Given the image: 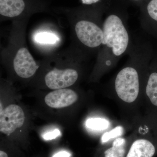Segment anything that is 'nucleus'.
I'll return each mask as SVG.
<instances>
[{"label": "nucleus", "mask_w": 157, "mask_h": 157, "mask_svg": "<svg viewBox=\"0 0 157 157\" xmlns=\"http://www.w3.org/2000/svg\"><path fill=\"white\" fill-rule=\"evenodd\" d=\"M103 41L98 52L96 67L107 70L117 63L122 57L128 55L134 42L124 16L112 13L103 20Z\"/></svg>", "instance_id": "nucleus-1"}, {"label": "nucleus", "mask_w": 157, "mask_h": 157, "mask_svg": "<svg viewBox=\"0 0 157 157\" xmlns=\"http://www.w3.org/2000/svg\"><path fill=\"white\" fill-rule=\"evenodd\" d=\"M149 45L143 39L134 38L128 62L118 73L113 86L118 97L126 103L134 102L140 91V71L147 69L150 59Z\"/></svg>", "instance_id": "nucleus-2"}, {"label": "nucleus", "mask_w": 157, "mask_h": 157, "mask_svg": "<svg viewBox=\"0 0 157 157\" xmlns=\"http://www.w3.org/2000/svg\"><path fill=\"white\" fill-rule=\"evenodd\" d=\"M103 23V20L98 17L80 18L74 23L75 37L82 52L98 53L104 36Z\"/></svg>", "instance_id": "nucleus-3"}, {"label": "nucleus", "mask_w": 157, "mask_h": 157, "mask_svg": "<svg viewBox=\"0 0 157 157\" xmlns=\"http://www.w3.org/2000/svg\"><path fill=\"white\" fill-rule=\"evenodd\" d=\"M25 115L23 109L19 105L11 104L0 112V132L10 135L23 125Z\"/></svg>", "instance_id": "nucleus-4"}, {"label": "nucleus", "mask_w": 157, "mask_h": 157, "mask_svg": "<svg viewBox=\"0 0 157 157\" xmlns=\"http://www.w3.org/2000/svg\"><path fill=\"white\" fill-rule=\"evenodd\" d=\"M79 77L78 70L75 68L55 69L46 74L45 82L51 90L67 88L76 83Z\"/></svg>", "instance_id": "nucleus-5"}, {"label": "nucleus", "mask_w": 157, "mask_h": 157, "mask_svg": "<svg viewBox=\"0 0 157 157\" xmlns=\"http://www.w3.org/2000/svg\"><path fill=\"white\" fill-rule=\"evenodd\" d=\"M13 66L17 76L24 78L32 77L39 68L28 49L24 46L17 49L13 59Z\"/></svg>", "instance_id": "nucleus-6"}, {"label": "nucleus", "mask_w": 157, "mask_h": 157, "mask_svg": "<svg viewBox=\"0 0 157 157\" xmlns=\"http://www.w3.org/2000/svg\"><path fill=\"white\" fill-rule=\"evenodd\" d=\"M78 95L75 91L64 88L54 90L48 93L44 98L46 105L51 108L61 109L69 107L76 103Z\"/></svg>", "instance_id": "nucleus-7"}, {"label": "nucleus", "mask_w": 157, "mask_h": 157, "mask_svg": "<svg viewBox=\"0 0 157 157\" xmlns=\"http://www.w3.org/2000/svg\"><path fill=\"white\" fill-rule=\"evenodd\" d=\"M156 151L155 146L150 140L137 139L132 144L125 157H153Z\"/></svg>", "instance_id": "nucleus-8"}, {"label": "nucleus", "mask_w": 157, "mask_h": 157, "mask_svg": "<svg viewBox=\"0 0 157 157\" xmlns=\"http://www.w3.org/2000/svg\"><path fill=\"white\" fill-rule=\"evenodd\" d=\"M25 6L23 0H0V14L5 17H17L22 13Z\"/></svg>", "instance_id": "nucleus-9"}, {"label": "nucleus", "mask_w": 157, "mask_h": 157, "mask_svg": "<svg viewBox=\"0 0 157 157\" xmlns=\"http://www.w3.org/2000/svg\"><path fill=\"white\" fill-rule=\"evenodd\" d=\"M145 93L152 105L157 108V71H152L147 76Z\"/></svg>", "instance_id": "nucleus-10"}, {"label": "nucleus", "mask_w": 157, "mask_h": 157, "mask_svg": "<svg viewBox=\"0 0 157 157\" xmlns=\"http://www.w3.org/2000/svg\"><path fill=\"white\" fill-rule=\"evenodd\" d=\"M126 141L124 138L118 137L113 142L112 146L104 151V157H125Z\"/></svg>", "instance_id": "nucleus-11"}, {"label": "nucleus", "mask_w": 157, "mask_h": 157, "mask_svg": "<svg viewBox=\"0 0 157 157\" xmlns=\"http://www.w3.org/2000/svg\"><path fill=\"white\" fill-rule=\"evenodd\" d=\"M147 15L141 17L140 25L141 28L154 21L157 23V0H151L146 7Z\"/></svg>", "instance_id": "nucleus-12"}, {"label": "nucleus", "mask_w": 157, "mask_h": 157, "mask_svg": "<svg viewBox=\"0 0 157 157\" xmlns=\"http://www.w3.org/2000/svg\"><path fill=\"white\" fill-rule=\"evenodd\" d=\"M34 39L38 43L45 44H54L58 40L56 35L48 32L38 33L35 35Z\"/></svg>", "instance_id": "nucleus-13"}, {"label": "nucleus", "mask_w": 157, "mask_h": 157, "mask_svg": "<svg viewBox=\"0 0 157 157\" xmlns=\"http://www.w3.org/2000/svg\"><path fill=\"white\" fill-rule=\"evenodd\" d=\"M109 125L108 121L102 118H90L86 122V127L94 130H105L108 128Z\"/></svg>", "instance_id": "nucleus-14"}, {"label": "nucleus", "mask_w": 157, "mask_h": 157, "mask_svg": "<svg viewBox=\"0 0 157 157\" xmlns=\"http://www.w3.org/2000/svg\"><path fill=\"white\" fill-rule=\"evenodd\" d=\"M124 129L121 126L116 127L109 132H106L101 137L102 143H106L110 139L120 136L123 134Z\"/></svg>", "instance_id": "nucleus-15"}, {"label": "nucleus", "mask_w": 157, "mask_h": 157, "mask_svg": "<svg viewBox=\"0 0 157 157\" xmlns=\"http://www.w3.org/2000/svg\"><path fill=\"white\" fill-rule=\"evenodd\" d=\"M60 135V132L58 129H56L52 132H48L43 135V138L45 140H50L55 139Z\"/></svg>", "instance_id": "nucleus-16"}, {"label": "nucleus", "mask_w": 157, "mask_h": 157, "mask_svg": "<svg viewBox=\"0 0 157 157\" xmlns=\"http://www.w3.org/2000/svg\"><path fill=\"white\" fill-rule=\"evenodd\" d=\"M70 155H71L68 152L62 151L54 155L53 157H70Z\"/></svg>", "instance_id": "nucleus-17"}, {"label": "nucleus", "mask_w": 157, "mask_h": 157, "mask_svg": "<svg viewBox=\"0 0 157 157\" xmlns=\"http://www.w3.org/2000/svg\"><path fill=\"white\" fill-rule=\"evenodd\" d=\"M82 3L86 5H91L99 2L100 0H81Z\"/></svg>", "instance_id": "nucleus-18"}, {"label": "nucleus", "mask_w": 157, "mask_h": 157, "mask_svg": "<svg viewBox=\"0 0 157 157\" xmlns=\"http://www.w3.org/2000/svg\"><path fill=\"white\" fill-rule=\"evenodd\" d=\"M0 157H8V155L5 151H0Z\"/></svg>", "instance_id": "nucleus-19"}, {"label": "nucleus", "mask_w": 157, "mask_h": 157, "mask_svg": "<svg viewBox=\"0 0 157 157\" xmlns=\"http://www.w3.org/2000/svg\"><path fill=\"white\" fill-rule=\"evenodd\" d=\"M132 1H135V2H139V1H142V0H132Z\"/></svg>", "instance_id": "nucleus-20"}]
</instances>
